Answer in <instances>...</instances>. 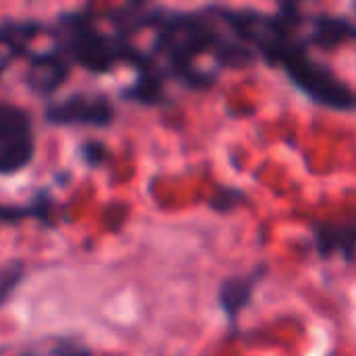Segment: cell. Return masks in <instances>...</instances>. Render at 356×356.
<instances>
[{"label": "cell", "mask_w": 356, "mask_h": 356, "mask_svg": "<svg viewBox=\"0 0 356 356\" xmlns=\"http://www.w3.org/2000/svg\"><path fill=\"white\" fill-rule=\"evenodd\" d=\"M307 48V42L294 46L284 54L277 67H282L292 83L302 90L313 102L332 111H355V92L344 81H340L327 65L313 60Z\"/></svg>", "instance_id": "obj_1"}, {"label": "cell", "mask_w": 356, "mask_h": 356, "mask_svg": "<svg viewBox=\"0 0 356 356\" xmlns=\"http://www.w3.org/2000/svg\"><path fill=\"white\" fill-rule=\"evenodd\" d=\"M35 154V134L27 111L0 100V175L23 171Z\"/></svg>", "instance_id": "obj_2"}, {"label": "cell", "mask_w": 356, "mask_h": 356, "mask_svg": "<svg viewBox=\"0 0 356 356\" xmlns=\"http://www.w3.org/2000/svg\"><path fill=\"white\" fill-rule=\"evenodd\" d=\"M44 119L54 127H108L115 121V104L98 92H73L50 100Z\"/></svg>", "instance_id": "obj_3"}, {"label": "cell", "mask_w": 356, "mask_h": 356, "mask_svg": "<svg viewBox=\"0 0 356 356\" xmlns=\"http://www.w3.org/2000/svg\"><path fill=\"white\" fill-rule=\"evenodd\" d=\"M71 69L73 67L69 65V60L54 46L50 50L31 52L27 67V86L42 96H52L65 83Z\"/></svg>", "instance_id": "obj_4"}, {"label": "cell", "mask_w": 356, "mask_h": 356, "mask_svg": "<svg viewBox=\"0 0 356 356\" xmlns=\"http://www.w3.org/2000/svg\"><path fill=\"white\" fill-rule=\"evenodd\" d=\"M315 248L323 259L342 257L353 263L356 259V215L348 221H323L313 225Z\"/></svg>", "instance_id": "obj_5"}, {"label": "cell", "mask_w": 356, "mask_h": 356, "mask_svg": "<svg viewBox=\"0 0 356 356\" xmlns=\"http://www.w3.org/2000/svg\"><path fill=\"white\" fill-rule=\"evenodd\" d=\"M265 275H267V267L261 265L254 271H250L248 275L229 277L219 286V305L229 321H236L238 315L250 305L252 294Z\"/></svg>", "instance_id": "obj_6"}, {"label": "cell", "mask_w": 356, "mask_h": 356, "mask_svg": "<svg viewBox=\"0 0 356 356\" xmlns=\"http://www.w3.org/2000/svg\"><path fill=\"white\" fill-rule=\"evenodd\" d=\"M355 33V23L344 17L317 15L311 23V31L307 33V44L319 46L323 50H332L342 42L350 40Z\"/></svg>", "instance_id": "obj_7"}, {"label": "cell", "mask_w": 356, "mask_h": 356, "mask_svg": "<svg viewBox=\"0 0 356 356\" xmlns=\"http://www.w3.org/2000/svg\"><path fill=\"white\" fill-rule=\"evenodd\" d=\"M25 277V265L21 261H10L0 267V307L8 302L13 292L21 286Z\"/></svg>", "instance_id": "obj_8"}, {"label": "cell", "mask_w": 356, "mask_h": 356, "mask_svg": "<svg viewBox=\"0 0 356 356\" xmlns=\"http://www.w3.org/2000/svg\"><path fill=\"white\" fill-rule=\"evenodd\" d=\"M48 213L42 207H23V204H6L0 202V221L4 223H15V221H25L33 217H46Z\"/></svg>", "instance_id": "obj_9"}, {"label": "cell", "mask_w": 356, "mask_h": 356, "mask_svg": "<svg viewBox=\"0 0 356 356\" xmlns=\"http://www.w3.org/2000/svg\"><path fill=\"white\" fill-rule=\"evenodd\" d=\"M240 198H244V194H242L240 190L221 188L219 194L211 200V207H213L215 211H219V213H229V211H234V209L242 202Z\"/></svg>", "instance_id": "obj_10"}]
</instances>
